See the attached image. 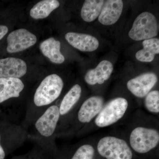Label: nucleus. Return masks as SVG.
Instances as JSON below:
<instances>
[{"instance_id": "obj_13", "label": "nucleus", "mask_w": 159, "mask_h": 159, "mask_svg": "<svg viewBox=\"0 0 159 159\" xmlns=\"http://www.w3.org/2000/svg\"><path fill=\"white\" fill-rule=\"evenodd\" d=\"M27 71V65L23 60L12 57L0 59V77L20 79Z\"/></svg>"}, {"instance_id": "obj_24", "label": "nucleus", "mask_w": 159, "mask_h": 159, "mask_svg": "<svg viewBox=\"0 0 159 159\" xmlns=\"http://www.w3.org/2000/svg\"><path fill=\"white\" fill-rule=\"evenodd\" d=\"M8 32V28L7 26L0 25V40L3 38Z\"/></svg>"}, {"instance_id": "obj_20", "label": "nucleus", "mask_w": 159, "mask_h": 159, "mask_svg": "<svg viewBox=\"0 0 159 159\" xmlns=\"http://www.w3.org/2000/svg\"><path fill=\"white\" fill-rule=\"evenodd\" d=\"M104 1L86 0L84 1L81 9L80 15L83 20L87 22L93 21L99 17Z\"/></svg>"}, {"instance_id": "obj_18", "label": "nucleus", "mask_w": 159, "mask_h": 159, "mask_svg": "<svg viewBox=\"0 0 159 159\" xmlns=\"http://www.w3.org/2000/svg\"><path fill=\"white\" fill-rule=\"evenodd\" d=\"M143 48L138 51L135 57L142 62H151L154 59L156 54L159 53V40L153 38L145 40L142 42Z\"/></svg>"}, {"instance_id": "obj_7", "label": "nucleus", "mask_w": 159, "mask_h": 159, "mask_svg": "<svg viewBox=\"0 0 159 159\" xmlns=\"http://www.w3.org/2000/svg\"><path fill=\"white\" fill-rule=\"evenodd\" d=\"M82 89L78 84H74L59 103L60 120L57 136L65 128L73 114L80 104Z\"/></svg>"}, {"instance_id": "obj_15", "label": "nucleus", "mask_w": 159, "mask_h": 159, "mask_svg": "<svg viewBox=\"0 0 159 159\" xmlns=\"http://www.w3.org/2000/svg\"><path fill=\"white\" fill-rule=\"evenodd\" d=\"M121 0H108L104 2L98 17L100 23L104 25H111L117 22L123 10Z\"/></svg>"}, {"instance_id": "obj_5", "label": "nucleus", "mask_w": 159, "mask_h": 159, "mask_svg": "<svg viewBox=\"0 0 159 159\" xmlns=\"http://www.w3.org/2000/svg\"><path fill=\"white\" fill-rule=\"evenodd\" d=\"M98 158L101 159H135L126 139L122 134L106 135L95 141Z\"/></svg>"}, {"instance_id": "obj_17", "label": "nucleus", "mask_w": 159, "mask_h": 159, "mask_svg": "<svg viewBox=\"0 0 159 159\" xmlns=\"http://www.w3.org/2000/svg\"><path fill=\"white\" fill-rule=\"evenodd\" d=\"M39 48L51 62L60 64L65 61V57L61 53V43L54 38H50L41 43Z\"/></svg>"}, {"instance_id": "obj_12", "label": "nucleus", "mask_w": 159, "mask_h": 159, "mask_svg": "<svg viewBox=\"0 0 159 159\" xmlns=\"http://www.w3.org/2000/svg\"><path fill=\"white\" fill-rule=\"evenodd\" d=\"M25 89V84L20 79L0 77V104L19 99Z\"/></svg>"}, {"instance_id": "obj_19", "label": "nucleus", "mask_w": 159, "mask_h": 159, "mask_svg": "<svg viewBox=\"0 0 159 159\" xmlns=\"http://www.w3.org/2000/svg\"><path fill=\"white\" fill-rule=\"evenodd\" d=\"M57 0H43L34 5L30 11V16L34 19H42L48 17L52 11L59 7Z\"/></svg>"}, {"instance_id": "obj_10", "label": "nucleus", "mask_w": 159, "mask_h": 159, "mask_svg": "<svg viewBox=\"0 0 159 159\" xmlns=\"http://www.w3.org/2000/svg\"><path fill=\"white\" fill-rule=\"evenodd\" d=\"M7 51L15 53L25 51L37 42V38L25 29H20L12 31L7 37Z\"/></svg>"}, {"instance_id": "obj_21", "label": "nucleus", "mask_w": 159, "mask_h": 159, "mask_svg": "<svg viewBox=\"0 0 159 159\" xmlns=\"http://www.w3.org/2000/svg\"><path fill=\"white\" fill-rule=\"evenodd\" d=\"M144 98V105L146 110L154 116H159V90L151 91Z\"/></svg>"}, {"instance_id": "obj_3", "label": "nucleus", "mask_w": 159, "mask_h": 159, "mask_svg": "<svg viewBox=\"0 0 159 159\" xmlns=\"http://www.w3.org/2000/svg\"><path fill=\"white\" fill-rule=\"evenodd\" d=\"M64 82L61 77L52 74L45 77L37 87L32 99L26 106L21 125L26 130L61 95Z\"/></svg>"}, {"instance_id": "obj_6", "label": "nucleus", "mask_w": 159, "mask_h": 159, "mask_svg": "<svg viewBox=\"0 0 159 159\" xmlns=\"http://www.w3.org/2000/svg\"><path fill=\"white\" fill-rule=\"evenodd\" d=\"M132 108L126 98L116 97L105 103L89 126L93 125L97 128H104L113 125L125 118Z\"/></svg>"}, {"instance_id": "obj_9", "label": "nucleus", "mask_w": 159, "mask_h": 159, "mask_svg": "<svg viewBox=\"0 0 159 159\" xmlns=\"http://www.w3.org/2000/svg\"><path fill=\"white\" fill-rule=\"evenodd\" d=\"M95 141L86 140L68 148L59 149L55 159H97Z\"/></svg>"}, {"instance_id": "obj_4", "label": "nucleus", "mask_w": 159, "mask_h": 159, "mask_svg": "<svg viewBox=\"0 0 159 159\" xmlns=\"http://www.w3.org/2000/svg\"><path fill=\"white\" fill-rule=\"evenodd\" d=\"M105 103L104 99L101 96H92L86 99L80 104L57 138L79 136L84 133Z\"/></svg>"}, {"instance_id": "obj_16", "label": "nucleus", "mask_w": 159, "mask_h": 159, "mask_svg": "<svg viewBox=\"0 0 159 159\" xmlns=\"http://www.w3.org/2000/svg\"><path fill=\"white\" fill-rule=\"evenodd\" d=\"M65 39L74 48L84 52L96 51L99 46V42L96 37L89 34L68 32Z\"/></svg>"}, {"instance_id": "obj_22", "label": "nucleus", "mask_w": 159, "mask_h": 159, "mask_svg": "<svg viewBox=\"0 0 159 159\" xmlns=\"http://www.w3.org/2000/svg\"><path fill=\"white\" fill-rule=\"evenodd\" d=\"M11 159H52L37 146L27 153L14 157Z\"/></svg>"}, {"instance_id": "obj_11", "label": "nucleus", "mask_w": 159, "mask_h": 159, "mask_svg": "<svg viewBox=\"0 0 159 159\" xmlns=\"http://www.w3.org/2000/svg\"><path fill=\"white\" fill-rule=\"evenodd\" d=\"M157 81V77L154 73H147L129 80L126 86L135 97L144 98L152 91Z\"/></svg>"}, {"instance_id": "obj_8", "label": "nucleus", "mask_w": 159, "mask_h": 159, "mask_svg": "<svg viewBox=\"0 0 159 159\" xmlns=\"http://www.w3.org/2000/svg\"><path fill=\"white\" fill-rule=\"evenodd\" d=\"M158 33L156 18L152 13L142 12L135 19L129 32V36L134 40H145L156 37Z\"/></svg>"}, {"instance_id": "obj_23", "label": "nucleus", "mask_w": 159, "mask_h": 159, "mask_svg": "<svg viewBox=\"0 0 159 159\" xmlns=\"http://www.w3.org/2000/svg\"><path fill=\"white\" fill-rule=\"evenodd\" d=\"M2 141V138L0 133V159H5L6 155L9 152H11V151L3 145Z\"/></svg>"}, {"instance_id": "obj_1", "label": "nucleus", "mask_w": 159, "mask_h": 159, "mask_svg": "<svg viewBox=\"0 0 159 159\" xmlns=\"http://www.w3.org/2000/svg\"><path fill=\"white\" fill-rule=\"evenodd\" d=\"M122 134L136 157L146 159L158 155L159 122L155 117L137 111Z\"/></svg>"}, {"instance_id": "obj_2", "label": "nucleus", "mask_w": 159, "mask_h": 159, "mask_svg": "<svg viewBox=\"0 0 159 159\" xmlns=\"http://www.w3.org/2000/svg\"><path fill=\"white\" fill-rule=\"evenodd\" d=\"M60 120L59 104L48 107L26 130L28 139L35 142L50 157L55 159L59 148L56 145Z\"/></svg>"}, {"instance_id": "obj_14", "label": "nucleus", "mask_w": 159, "mask_h": 159, "mask_svg": "<svg viewBox=\"0 0 159 159\" xmlns=\"http://www.w3.org/2000/svg\"><path fill=\"white\" fill-rule=\"evenodd\" d=\"M113 70L112 64L107 60L99 63L97 67L89 70L84 76V80L89 85L102 84L110 77Z\"/></svg>"}]
</instances>
